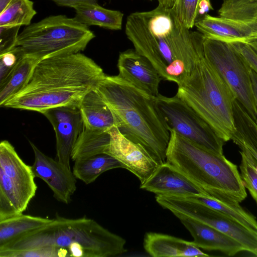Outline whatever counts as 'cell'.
<instances>
[{
    "label": "cell",
    "mask_w": 257,
    "mask_h": 257,
    "mask_svg": "<svg viewBox=\"0 0 257 257\" xmlns=\"http://www.w3.org/2000/svg\"><path fill=\"white\" fill-rule=\"evenodd\" d=\"M30 145L34 153L32 167L35 177L45 182L53 192L54 198L65 204L71 201L76 190V178L69 169L42 152L32 142Z\"/></svg>",
    "instance_id": "13"
},
{
    "label": "cell",
    "mask_w": 257,
    "mask_h": 257,
    "mask_svg": "<svg viewBox=\"0 0 257 257\" xmlns=\"http://www.w3.org/2000/svg\"><path fill=\"white\" fill-rule=\"evenodd\" d=\"M176 95L191 106L225 142L235 131L231 89L204 56L181 84Z\"/></svg>",
    "instance_id": "5"
},
{
    "label": "cell",
    "mask_w": 257,
    "mask_h": 257,
    "mask_svg": "<svg viewBox=\"0 0 257 257\" xmlns=\"http://www.w3.org/2000/svg\"><path fill=\"white\" fill-rule=\"evenodd\" d=\"M140 188L156 195L181 197L209 196L198 185L166 161L157 169Z\"/></svg>",
    "instance_id": "14"
},
{
    "label": "cell",
    "mask_w": 257,
    "mask_h": 257,
    "mask_svg": "<svg viewBox=\"0 0 257 257\" xmlns=\"http://www.w3.org/2000/svg\"><path fill=\"white\" fill-rule=\"evenodd\" d=\"M107 131L110 141L104 154L119 161L123 169L138 177L141 185L145 183L160 165L143 146L127 138L117 126Z\"/></svg>",
    "instance_id": "11"
},
{
    "label": "cell",
    "mask_w": 257,
    "mask_h": 257,
    "mask_svg": "<svg viewBox=\"0 0 257 257\" xmlns=\"http://www.w3.org/2000/svg\"><path fill=\"white\" fill-rule=\"evenodd\" d=\"M52 220L23 213L0 220V247L23 234L42 227Z\"/></svg>",
    "instance_id": "23"
},
{
    "label": "cell",
    "mask_w": 257,
    "mask_h": 257,
    "mask_svg": "<svg viewBox=\"0 0 257 257\" xmlns=\"http://www.w3.org/2000/svg\"><path fill=\"white\" fill-rule=\"evenodd\" d=\"M125 32L135 50L151 62L163 79L178 85L191 74L192 70L183 60L171 40V33L162 35L152 33L140 12L127 17Z\"/></svg>",
    "instance_id": "7"
},
{
    "label": "cell",
    "mask_w": 257,
    "mask_h": 257,
    "mask_svg": "<svg viewBox=\"0 0 257 257\" xmlns=\"http://www.w3.org/2000/svg\"><path fill=\"white\" fill-rule=\"evenodd\" d=\"M125 240L94 219L59 216L41 228L23 234L0 249H28L54 247L62 256L111 257L123 253Z\"/></svg>",
    "instance_id": "3"
},
{
    "label": "cell",
    "mask_w": 257,
    "mask_h": 257,
    "mask_svg": "<svg viewBox=\"0 0 257 257\" xmlns=\"http://www.w3.org/2000/svg\"><path fill=\"white\" fill-rule=\"evenodd\" d=\"M117 66L120 78L153 96L159 94L162 77L151 62L135 50L120 53Z\"/></svg>",
    "instance_id": "15"
},
{
    "label": "cell",
    "mask_w": 257,
    "mask_h": 257,
    "mask_svg": "<svg viewBox=\"0 0 257 257\" xmlns=\"http://www.w3.org/2000/svg\"><path fill=\"white\" fill-rule=\"evenodd\" d=\"M95 35L89 27L65 15L50 16L26 26L19 34L16 46L40 60L79 53Z\"/></svg>",
    "instance_id": "6"
},
{
    "label": "cell",
    "mask_w": 257,
    "mask_h": 257,
    "mask_svg": "<svg viewBox=\"0 0 257 257\" xmlns=\"http://www.w3.org/2000/svg\"><path fill=\"white\" fill-rule=\"evenodd\" d=\"M143 244L146 251L153 257L209 256L193 241L159 233H146Z\"/></svg>",
    "instance_id": "19"
},
{
    "label": "cell",
    "mask_w": 257,
    "mask_h": 257,
    "mask_svg": "<svg viewBox=\"0 0 257 257\" xmlns=\"http://www.w3.org/2000/svg\"><path fill=\"white\" fill-rule=\"evenodd\" d=\"M194 199L237 221L247 228L257 232V220L239 203H231L210 196H191Z\"/></svg>",
    "instance_id": "26"
},
{
    "label": "cell",
    "mask_w": 257,
    "mask_h": 257,
    "mask_svg": "<svg viewBox=\"0 0 257 257\" xmlns=\"http://www.w3.org/2000/svg\"><path fill=\"white\" fill-rule=\"evenodd\" d=\"M250 77L253 92L257 106V73L251 69Z\"/></svg>",
    "instance_id": "38"
},
{
    "label": "cell",
    "mask_w": 257,
    "mask_h": 257,
    "mask_svg": "<svg viewBox=\"0 0 257 257\" xmlns=\"http://www.w3.org/2000/svg\"><path fill=\"white\" fill-rule=\"evenodd\" d=\"M213 9L210 0H200L198 9V19L203 17Z\"/></svg>",
    "instance_id": "37"
},
{
    "label": "cell",
    "mask_w": 257,
    "mask_h": 257,
    "mask_svg": "<svg viewBox=\"0 0 257 257\" xmlns=\"http://www.w3.org/2000/svg\"><path fill=\"white\" fill-rule=\"evenodd\" d=\"M41 60L25 55L6 81L0 85V105L21 90L28 83L34 69Z\"/></svg>",
    "instance_id": "24"
},
{
    "label": "cell",
    "mask_w": 257,
    "mask_h": 257,
    "mask_svg": "<svg viewBox=\"0 0 257 257\" xmlns=\"http://www.w3.org/2000/svg\"><path fill=\"white\" fill-rule=\"evenodd\" d=\"M166 161L201 187L210 197L239 203L247 193L236 165L169 130Z\"/></svg>",
    "instance_id": "4"
},
{
    "label": "cell",
    "mask_w": 257,
    "mask_h": 257,
    "mask_svg": "<svg viewBox=\"0 0 257 257\" xmlns=\"http://www.w3.org/2000/svg\"><path fill=\"white\" fill-rule=\"evenodd\" d=\"M246 60L250 67L257 73V54L251 46L245 42L231 43Z\"/></svg>",
    "instance_id": "35"
},
{
    "label": "cell",
    "mask_w": 257,
    "mask_h": 257,
    "mask_svg": "<svg viewBox=\"0 0 257 257\" xmlns=\"http://www.w3.org/2000/svg\"><path fill=\"white\" fill-rule=\"evenodd\" d=\"M74 9L73 18L83 25L88 27L97 26L111 30L121 29L123 14L119 11L106 9L98 4L80 5Z\"/></svg>",
    "instance_id": "21"
},
{
    "label": "cell",
    "mask_w": 257,
    "mask_h": 257,
    "mask_svg": "<svg viewBox=\"0 0 257 257\" xmlns=\"http://www.w3.org/2000/svg\"><path fill=\"white\" fill-rule=\"evenodd\" d=\"M43 114L52 124L56 136L57 160L71 169V153L84 123L79 106L66 105L46 110Z\"/></svg>",
    "instance_id": "12"
},
{
    "label": "cell",
    "mask_w": 257,
    "mask_h": 257,
    "mask_svg": "<svg viewBox=\"0 0 257 257\" xmlns=\"http://www.w3.org/2000/svg\"><path fill=\"white\" fill-rule=\"evenodd\" d=\"M205 59L231 89L236 100L257 122V106L250 77L251 68L231 43L205 39Z\"/></svg>",
    "instance_id": "8"
},
{
    "label": "cell",
    "mask_w": 257,
    "mask_h": 257,
    "mask_svg": "<svg viewBox=\"0 0 257 257\" xmlns=\"http://www.w3.org/2000/svg\"><path fill=\"white\" fill-rule=\"evenodd\" d=\"M156 200L173 214L180 213L206 224L239 242L257 256V232L191 197L156 195Z\"/></svg>",
    "instance_id": "10"
},
{
    "label": "cell",
    "mask_w": 257,
    "mask_h": 257,
    "mask_svg": "<svg viewBox=\"0 0 257 257\" xmlns=\"http://www.w3.org/2000/svg\"><path fill=\"white\" fill-rule=\"evenodd\" d=\"M239 153L241 157L239 168L243 185L257 204V171L244 153L241 151Z\"/></svg>",
    "instance_id": "32"
},
{
    "label": "cell",
    "mask_w": 257,
    "mask_h": 257,
    "mask_svg": "<svg viewBox=\"0 0 257 257\" xmlns=\"http://www.w3.org/2000/svg\"><path fill=\"white\" fill-rule=\"evenodd\" d=\"M79 108L86 128L107 131L113 126H117L113 112L95 89L85 94Z\"/></svg>",
    "instance_id": "20"
},
{
    "label": "cell",
    "mask_w": 257,
    "mask_h": 257,
    "mask_svg": "<svg viewBox=\"0 0 257 257\" xmlns=\"http://www.w3.org/2000/svg\"><path fill=\"white\" fill-rule=\"evenodd\" d=\"M110 141L107 131L89 130L84 127L73 147L71 159L74 162L92 156L104 154Z\"/></svg>",
    "instance_id": "25"
},
{
    "label": "cell",
    "mask_w": 257,
    "mask_h": 257,
    "mask_svg": "<svg viewBox=\"0 0 257 257\" xmlns=\"http://www.w3.org/2000/svg\"><path fill=\"white\" fill-rule=\"evenodd\" d=\"M26 210L11 179L0 168V220L22 214Z\"/></svg>",
    "instance_id": "27"
},
{
    "label": "cell",
    "mask_w": 257,
    "mask_h": 257,
    "mask_svg": "<svg viewBox=\"0 0 257 257\" xmlns=\"http://www.w3.org/2000/svg\"><path fill=\"white\" fill-rule=\"evenodd\" d=\"M149 1H152V0H149Z\"/></svg>",
    "instance_id": "43"
},
{
    "label": "cell",
    "mask_w": 257,
    "mask_h": 257,
    "mask_svg": "<svg viewBox=\"0 0 257 257\" xmlns=\"http://www.w3.org/2000/svg\"><path fill=\"white\" fill-rule=\"evenodd\" d=\"M119 168H123L119 161L108 154H100L76 160L72 172L76 179L89 184L94 182L103 173Z\"/></svg>",
    "instance_id": "22"
},
{
    "label": "cell",
    "mask_w": 257,
    "mask_h": 257,
    "mask_svg": "<svg viewBox=\"0 0 257 257\" xmlns=\"http://www.w3.org/2000/svg\"><path fill=\"white\" fill-rule=\"evenodd\" d=\"M257 22V21H256Z\"/></svg>",
    "instance_id": "44"
},
{
    "label": "cell",
    "mask_w": 257,
    "mask_h": 257,
    "mask_svg": "<svg viewBox=\"0 0 257 257\" xmlns=\"http://www.w3.org/2000/svg\"><path fill=\"white\" fill-rule=\"evenodd\" d=\"M95 89L113 112L121 133L143 146L160 165L165 162L170 134L155 97L118 75H105Z\"/></svg>",
    "instance_id": "2"
},
{
    "label": "cell",
    "mask_w": 257,
    "mask_h": 257,
    "mask_svg": "<svg viewBox=\"0 0 257 257\" xmlns=\"http://www.w3.org/2000/svg\"><path fill=\"white\" fill-rule=\"evenodd\" d=\"M159 4L166 9H170L173 5L175 0H157Z\"/></svg>",
    "instance_id": "39"
},
{
    "label": "cell",
    "mask_w": 257,
    "mask_h": 257,
    "mask_svg": "<svg viewBox=\"0 0 257 257\" xmlns=\"http://www.w3.org/2000/svg\"><path fill=\"white\" fill-rule=\"evenodd\" d=\"M199 1L200 0H175L170 10L185 28L190 30L195 26L198 18Z\"/></svg>",
    "instance_id": "30"
},
{
    "label": "cell",
    "mask_w": 257,
    "mask_h": 257,
    "mask_svg": "<svg viewBox=\"0 0 257 257\" xmlns=\"http://www.w3.org/2000/svg\"><path fill=\"white\" fill-rule=\"evenodd\" d=\"M195 26L205 39L226 43H247L257 37V22H246L206 14L198 19Z\"/></svg>",
    "instance_id": "16"
},
{
    "label": "cell",
    "mask_w": 257,
    "mask_h": 257,
    "mask_svg": "<svg viewBox=\"0 0 257 257\" xmlns=\"http://www.w3.org/2000/svg\"><path fill=\"white\" fill-rule=\"evenodd\" d=\"M62 256L56 247L46 246L39 248L10 250L0 249V257H56Z\"/></svg>",
    "instance_id": "33"
},
{
    "label": "cell",
    "mask_w": 257,
    "mask_h": 257,
    "mask_svg": "<svg viewBox=\"0 0 257 257\" xmlns=\"http://www.w3.org/2000/svg\"><path fill=\"white\" fill-rule=\"evenodd\" d=\"M247 43L251 46L257 54V39H252L249 41Z\"/></svg>",
    "instance_id": "41"
},
{
    "label": "cell",
    "mask_w": 257,
    "mask_h": 257,
    "mask_svg": "<svg viewBox=\"0 0 257 257\" xmlns=\"http://www.w3.org/2000/svg\"><path fill=\"white\" fill-rule=\"evenodd\" d=\"M0 168L10 178L27 209L35 196L37 186L31 166L27 165L8 141L0 143Z\"/></svg>",
    "instance_id": "17"
},
{
    "label": "cell",
    "mask_w": 257,
    "mask_h": 257,
    "mask_svg": "<svg viewBox=\"0 0 257 257\" xmlns=\"http://www.w3.org/2000/svg\"><path fill=\"white\" fill-rule=\"evenodd\" d=\"M13 0H0V13L2 12Z\"/></svg>",
    "instance_id": "40"
},
{
    "label": "cell",
    "mask_w": 257,
    "mask_h": 257,
    "mask_svg": "<svg viewBox=\"0 0 257 257\" xmlns=\"http://www.w3.org/2000/svg\"><path fill=\"white\" fill-rule=\"evenodd\" d=\"M220 17L246 22L257 21V0H223Z\"/></svg>",
    "instance_id": "29"
},
{
    "label": "cell",
    "mask_w": 257,
    "mask_h": 257,
    "mask_svg": "<svg viewBox=\"0 0 257 257\" xmlns=\"http://www.w3.org/2000/svg\"><path fill=\"white\" fill-rule=\"evenodd\" d=\"M257 39V37H256V39Z\"/></svg>",
    "instance_id": "42"
},
{
    "label": "cell",
    "mask_w": 257,
    "mask_h": 257,
    "mask_svg": "<svg viewBox=\"0 0 257 257\" xmlns=\"http://www.w3.org/2000/svg\"><path fill=\"white\" fill-rule=\"evenodd\" d=\"M25 55L22 49L18 46L0 54V85L6 81Z\"/></svg>",
    "instance_id": "31"
},
{
    "label": "cell",
    "mask_w": 257,
    "mask_h": 257,
    "mask_svg": "<svg viewBox=\"0 0 257 257\" xmlns=\"http://www.w3.org/2000/svg\"><path fill=\"white\" fill-rule=\"evenodd\" d=\"M61 7H69L74 9L82 5L96 4L97 0H49Z\"/></svg>",
    "instance_id": "36"
},
{
    "label": "cell",
    "mask_w": 257,
    "mask_h": 257,
    "mask_svg": "<svg viewBox=\"0 0 257 257\" xmlns=\"http://www.w3.org/2000/svg\"><path fill=\"white\" fill-rule=\"evenodd\" d=\"M105 75L80 52L46 58L37 64L27 84L3 106L41 113L59 106H79Z\"/></svg>",
    "instance_id": "1"
},
{
    "label": "cell",
    "mask_w": 257,
    "mask_h": 257,
    "mask_svg": "<svg viewBox=\"0 0 257 257\" xmlns=\"http://www.w3.org/2000/svg\"><path fill=\"white\" fill-rule=\"evenodd\" d=\"M193 238V243L207 250H217L232 256L245 251L239 242L217 229L180 213H174Z\"/></svg>",
    "instance_id": "18"
},
{
    "label": "cell",
    "mask_w": 257,
    "mask_h": 257,
    "mask_svg": "<svg viewBox=\"0 0 257 257\" xmlns=\"http://www.w3.org/2000/svg\"><path fill=\"white\" fill-rule=\"evenodd\" d=\"M37 14L31 0H13L0 13V26H29Z\"/></svg>",
    "instance_id": "28"
},
{
    "label": "cell",
    "mask_w": 257,
    "mask_h": 257,
    "mask_svg": "<svg viewBox=\"0 0 257 257\" xmlns=\"http://www.w3.org/2000/svg\"><path fill=\"white\" fill-rule=\"evenodd\" d=\"M21 26H0V54L16 46Z\"/></svg>",
    "instance_id": "34"
},
{
    "label": "cell",
    "mask_w": 257,
    "mask_h": 257,
    "mask_svg": "<svg viewBox=\"0 0 257 257\" xmlns=\"http://www.w3.org/2000/svg\"><path fill=\"white\" fill-rule=\"evenodd\" d=\"M155 100L167 128L180 136L210 150L223 154L225 142L185 101L176 94L167 97L159 94Z\"/></svg>",
    "instance_id": "9"
}]
</instances>
